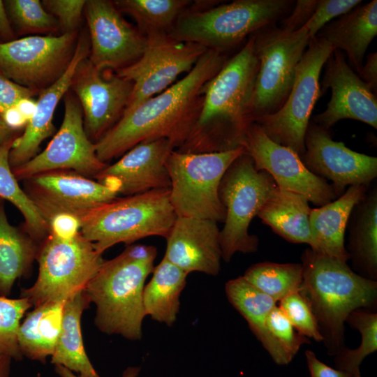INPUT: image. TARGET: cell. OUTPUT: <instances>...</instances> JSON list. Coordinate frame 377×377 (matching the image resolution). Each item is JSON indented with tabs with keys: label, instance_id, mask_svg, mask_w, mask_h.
<instances>
[{
	"label": "cell",
	"instance_id": "26",
	"mask_svg": "<svg viewBox=\"0 0 377 377\" xmlns=\"http://www.w3.org/2000/svg\"><path fill=\"white\" fill-rule=\"evenodd\" d=\"M311 211L306 197L276 186L257 216L283 239L293 243L308 244L311 248Z\"/></svg>",
	"mask_w": 377,
	"mask_h": 377
},
{
	"label": "cell",
	"instance_id": "48",
	"mask_svg": "<svg viewBox=\"0 0 377 377\" xmlns=\"http://www.w3.org/2000/svg\"><path fill=\"white\" fill-rule=\"evenodd\" d=\"M17 39V36L11 26L5 5L0 0V43H7Z\"/></svg>",
	"mask_w": 377,
	"mask_h": 377
},
{
	"label": "cell",
	"instance_id": "23",
	"mask_svg": "<svg viewBox=\"0 0 377 377\" xmlns=\"http://www.w3.org/2000/svg\"><path fill=\"white\" fill-rule=\"evenodd\" d=\"M89 37L80 36L65 73L52 85L39 92L25 130L15 139L10 151L9 163L12 169L23 165L37 155L41 142L54 132L52 119L57 106L70 89L75 69L79 63L89 56Z\"/></svg>",
	"mask_w": 377,
	"mask_h": 377
},
{
	"label": "cell",
	"instance_id": "39",
	"mask_svg": "<svg viewBox=\"0 0 377 377\" xmlns=\"http://www.w3.org/2000/svg\"><path fill=\"white\" fill-rule=\"evenodd\" d=\"M32 306L27 297L10 299L0 296V355L20 360L23 355L18 343L20 320Z\"/></svg>",
	"mask_w": 377,
	"mask_h": 377
},
{
	"label": "cell",
	"instance_id": "36",
	"mask_svg": "<svg viewBox=\"0 0 377 377\" xmlns=\"http://www.w3.org/2000/svg\"><path fill=\"white\" fill-rule=\"evenodd\" d=\"M266 343L263 346L279 365L289 364L308 339L296 332L286 315L276 306L265 321Z\"/></svg>",
	"mask_w": 377,
	"mask_h": 377
},
{
	"label": "cell",
	"instance_id": "27",
	"mask_svg": "<svg viewBox=\"0 0 377 377\" xmlns=\"http://www.w3.org/2000/svg\"><path fill=\"white\" fill-rule=\"evenodd\" d=\"M90 301L84 290L64 302L60 335L51 362L61 365L80 377H99L85 352L81 330V316Z\"/></svg>",
	"mask_w": 377,
	"mask_h": 377
},
{
	"label": "cell",
	"instance_id": "3",
	"mask_svg": "<svg viewBox=\"0 0 377 377\" xmlns=\"http://www.w3.org/2000/svg\"><path fill=\"white\" fill-rule=\"evenodd\" d=\"M302 261L298 292L311 307L329 350L337 354L343 348L349 314L376 302L377 283L353 272L346 262L311 248L303 252Z\"/></svg>",
	"mask_w": 377,
	"mask_h": 377
},
{
	"label": "cell",
	"instance_id": "2",
	"mask_svg": "<svg viewBox=\"0 0 377 377\" xmlns=\"http://www.w3.org/2000/svg\"><path fill=\"white\" fill-rule=\"evenodd\" d=\"M259 62L251 35L207 83L195 126L182 152L222 151L239 147L251 123V105Z\"/></svg>",
	"mask_w": 377,
	"mask_h": 377
},
{
	"label": "cell",
	"instance_id": "25",
	"mask_svg": "<svg viewBox=\"0 0 377 377\" xmlns=\"http://www.w3.org/2000/svg\"><path fill=\"white\" fill-rule=\"evenodd\" d=\"M377 34V1L356 6L325 24L316 36L347 54L354 71L360 73L367 50Z\"/></svg>",
	"mask_w": 377,
	"mask_h": 377
},
{
	"label": "cell",
	"instance_id": "46",
	"mask_svg": "<svg viewBox=\"0 0 377 377\" xmlns=\"http://www.w3.org/2000/svg\"><path fill=\"white\" fill-rule=\"evenodd\" d=\"M307 366L311 374V377H359L347 371L335 369L328 367L316 356L315 353L307 350L305 351Z\"/></svg>",
	"mask_w": 377,
	"mask_h": 377
},
{
	"label": "cell",
	"instance_id": "12",
	"mask_svg": "<svg viewBox=\"0 0 377 377\" xmlns=\"http://www.w3.org/2000/svg\"><path fill=\"white\" fill-rule=\"evenodd\" d=\"M77 39V32H73L0 43V72L13 82L40 92L65 73Z\"/></svg>",
	"mask_w": 377,
	"mask_h": 377
},
{
	"label": "cell",
	"instance_id": "24",
	"mask_svg": "<svg viewBox=\"0 0 377 377\" xmlns=\"http://www.w3.org/2000/svg\"><path fill=\"white\" fill-rule=\"evenodd\" d=\"M367 185H353L339 196L318 208L311 209L309 226L313 251L347 262L350 254L344 235L354 207L366 195Z\"/></svg>",
	"mask_w": 377,
	"mask_h": 377
},
{
	"label": "cell",
	"instance_id": "8",
	"mask_svg": "<svg viewBox=\"0 0 377 377\" xmlns=\"http://www.w3.org/2000/svg\"><path fill=\"white\" fill-rule=\"evenodd\" d=\"M36 259L39 265L38 278L31 288L21 293L35 307L65 302L84 290L105 261L80 232L70 239L50 232L38 247Z\"/></svg>",
	"mask_w": 377,
	"mask_h": 377
},
{
	"label": "cell",
	"instance_id": "53",
	"mask_svg": "<svg viewBox=\"0 0 377 377\" xmlns=\"http://www.w3.org/2000/svg\"><path fill=\"white\" fill-rule=\"evenodd\" d=\"M359 377H361V376H359Z\"/></svg>",
	"mask_w": 377,
	"mask_h": 377
},
{
	"label": "cell",
	"instance_id": "4",
	"mask_svg": "<svg viewBox=\"0 0 377 377\" xmlns=\"http://www.w3.org/2000/svg\"><path fill=\"white\" fill-rule=\"evenodd\" d=\"M156 254L154 246L129 244L104 261L84 289L96 306L95 323L101 331L129 340L141 339L145 317L142 293Z\"/></svg>",
	"mask_w": 377,
	"mask_h": 377
},
{
	"label": "cell",
	"instance_id": "5",
	"mask_svg": "<svg viewBox=\"0 0 377 377\" xmlns=\"http://www.w3.org/2000/svg\"><path fill=\"white\" fill-rule=\"evenodd\" d=\"M170 189H154L113 200L80 221V232L100 253L119 243L160 236L165 239L177 219Z\"/></svg>",
	"mask_w": 377,
	"mask_h": 377
},
{
	"label": "cell",
	"instance_id": "11",
	"mask_svg": "<svg viewBox=\"0 0 377 377\" xmlns=\"http://www.w3.org/2000/svg\"><path fill=\"white\" fill-rule=\"evenodd\" d=\"M334 48L325 39L311 38L296 69L289 96L273 114L253 119L274 142L287 147L300 157L305 152L304 138L314 105L319 98L321 70Z\"/></svg>",
	"mask_w": 377,
	"mask_h": 377
},
{
	"label": "cell",
	"instance_id": "51",
	"mask_svg": "<svg viewBox=\"0 0 377 377\" xmlns=\"http://www.w3.org/2000/svg\"><path fill=\"white\" fill-rule=\"evenodd\" d=\"M12 358L0 355V377H9Z\"/></svg>",
	"mask_w": 377,
	"mask_h": 377
},
{
	"label": "cell",
	"instance_id": "1",
	"mask_svg": "<svg viewBox=\"0 0 377 377\" xmlns=\"http://www.w3.org/2000/svg\"><path fill=\"white\" fill-rule=\"evenodd\" d=\"M226 62L223 53L208 49L184 77L124 114L95 142L99 160L106 163L143 141L159 138L181 148L195 126L207 83Z\"/></svg>",
	"mask_w": 377,
	"mask_h": 377
},
{
	"label": "cell",
	"instance_id": "15",
	"mask_svg": "<svg viewBox=\"0 0 377 377\" xmlns=\"http://www.w3.org/2000/svg\"><path fill=\"white\" fill-rule=\"evenodd\" d=\"M239 146L279 188L300 193L320 207L337 198L331 184L309 171L293 150L269 139L256 122L247 126Z\"/></svg>",
	"mask_w": 377,
	"mask_h": 377
},
{
	"label": "cell",
	"instance_id": "38",
	"mask_svg": "<svg viewBox=\"0 0 377 377\" xmlns=\"http://www.w3.org/2000/svg\"><path fill=\"white\" fill-rule=\"evenodd\" d=\"M5 8L16 36L51 34L59 29L56 18L38 0H6Z\"/></svg>",
	"mask_w": 377,
	"mask_h": 377
},
{
	"label": "cell",
	"instance_id": "45",
	"mask_svg": "<svg viewBox=\"0 0 377 377\" xmlns=\"http://www.w3.org/2000/svg\"><path fill=\"white\" fill-rule=\"evenodd\" d=\"M50 232L62 239H70L75 236L80 229V221L74 216L60 214L49 222Z\"/></svg>",
	"mask_w": 377,
	"mask_h": 377
},
{
	"label": "cell",
	"instance_id": "31",
	"mask_svg": "<svg viewBox=\"0 0 377 377\" xmlns=\"http://www.w3.org/2000/svg\"><path fill=\"white\" fill-rule=\"evenodd\" d=\"M349 234L350 258L369 277H377V190L354 207Z\"/></svg>",
	"mask_w": 377,
	"mask_h": 377
},
{
	"label": "cell",
	"instance_id": "30",
	"mask_svg": "<svg viewBox=\"0 0 377 377\" xmlns=\"http://www.w3.org/2000/svg\"><path fill=\"white\" fill-rule=\"evenodd\" d=\"M64 302L45 303L27 314L17 335L23 355L40 362L52 356L61 330Z\"/></svg>",
	"mask_w": 377,
	"mask_h": 377
},
{
	"label": "cell",
	"instance_id": "22",
	"mask_svg": "<svg viewBox=\"0 0 377 377\" xmlns=\"http://www.w3.org/2000/svg\"><path fill=\"white\" fill-rule=\"evenodd\" d=\"M166 240L164 258L187 274L193 272L219 274L222 257L216 221L177 217Z\"/></svg>",
	"mask_w": 377,
	"mask_h": 377
},
{
	"label": "cell",
	"instance_id": "44",
	"mask_svg": "<svg viewBox=\"0 0 377 377\" xmlns=\"http://www.w3.org/2000/svg\"><path fill=\"white\" fill-rule=\"evenodd\" d=\"M318 0H297L290 14L280 21L279 27L288 31L302 28L312 15Z\"/></svg>",
	"mask_w": 377,
	"mask_h": 377
},
{
	"label": "cell",
	"instance_id": "34",
	"mask_svg": "<svg viewBox=\"0 0 377 377\" xmlns=\"http://www.w3.org/2000/svg\"><path fill=\"white\" fill-rule=\"evenodd\" d=\"M226 293L229 302L247 321L250 330L264 346L265 321L276 301L249 283L243 276L228 281Z\"/></svg>",
	"mask_w": 377,
	"mask_h": 377
},
{
	"label": "cell",
	"instance_id": "50",
	"mask_svg": "<svg viewBox=\"0 0 377 377\" xmlns=\"http://www.w3.org/2000/svg\"><path fill=\"white\" fill-rule=\"evenodd\" d=\"M55 370H56V372L61 377H80L79 376L75 375L73 371H70L69 369L61 365H56ZM137 374H138V369H131L128 370V371L125 374V377H136Z\"/></svg>",
	"mask_w": 377,
	"mask_h": 377
},
{
	"label": "cell",
	"instance_id": "6",
	"mask_svg": "<svg viewBox=\"0 0 377 377\" xmlns=\"http://www.w3.org/2000/svg\"><path fill=\"white\" fill-rule=\"evenodd\" d=\"M293 0H236L181 14L169 35L223 53L246 36L276 24L292 10Z\"/></svg>",
	"mask_w": 377,
	"mask_h": 377
},
{
	"label": "cell",
	"instance_id": "13",
	"mask_svg": "<svg viewBox=\"0 0 377 377\" xmlns=\"http://www.w3.org/2000/svg\"><path fill=\"white\" fill-rule=\"evenodd\" d=\"M146 38L142 56L133 64L116 71L133 83L123 114L172 86L179 75L190 72L208 50L198 43L176 40L169 34Z\"/></svg>",
	"mask_w": 377,
	"mask_h": 377
},
{
	"label": "cell",
	"instance_id": "28",
	"mask_svg": "<svg viewBox=\"0 0 377 377\" xmlns=\"http://www.w3.org/2000/svg\"><path fill=\"white\" fill-rule=\"evenodd\" d=\"M152 272L142 293L145 316L170 326L177 319L188 274L164 257Z\"/></svg>",
	"mask_w": 377,
	"mask_h": 377
},
{
	"label": "cell",
	"instance_id": "10",
	"mask_svg": "<svg viewBox=\"0 0 377 377\" xmlns=\"http://www.w3.org/2000/svg\"><path fill=\"white\" fill-rule=\"evenodd\" d=\"M259 62L251 105L252 121L279 110L291 91L311 37L305 26L288 31L273 24L254 34Z\"/></svg>",
	"mask_w": 377,
	"mask_h": 377
},
{
	"label": "cell",
	"instance_id": "7",
	"mask_svg": "<svg viewBox=\"0 0 377 377\" xmlns=\"http://www.w3.org/2000/svg\"><path fill=\"white\" fill-rule=\"evenodd\" d=\"M244 152L242 147L204 153L174 149L166 168L171 182L170 202L177 216L224 222L226 209L219 198L220 183L230 165Z\"/></svg>",
	"mask_w": 377,
	"mask_h": 377
},
{
	"label": "cell",
	"instance_id": "35",
	"mask_svg": "<svg viewBox=\"0 0 377 377\" xmlns=\"http://www.w3.org/2000/svg\"><path fill=\"white\" fill-rule=\"evenodd\" d=\"M242 276L278 302L299 290L302 281V267L300 263L263 262L249 267Z\"/></svg>",
	"mask_w": 377,
	"mask_h": 377
},
{
	"label": "cell",
	"instance_id": "14",
	"mask_svg": "<svg viewBox=\"0 0 377 377\" xmlns=\"http://www.w3.org/2000/svg\"><path fill=\"white\" fill-rule=\"evenodd\" d=\"M64 100L62 124L46 148L28 162L12 169L18 181L59 170H72L95 178L108 165L99 160L95 143L85 132L82 110L77 98L67 92Z\"/></svg>",
	"mask_w": 377,
	"mask_h": 377
},
{
	"label": "cell",
	"instance_id": "16",
	"mask_svg": "<svg viewBox=\"0 0 377 377\" xmlns=\"http://www.w3.org/2000/svg\"><path fill=\"white\" fill-rule=\"evenodd\" d=\"M47 223L68 214L80 221L96 208L118 198L112 188L67 170L40 173L24 180V189Z\"/></svg>",
	"mask_w": 377,
	"mask_h": 377
},
{
	"label": "cell",
	"instance_id": "19",
	"mask_svg": "<svg viewBox=\"0 0 377 377\" xmlns=\"http://www.w3.org/2000/svg\"><path fill=\"white\" fill-rule=\"evenodd\" d=\"M305 152L300 157L316 176L332 182L337 195L347 186L368 185L377 176V158L353 151L332 140L329 130L309 122L304 138Z\"/></svg>",
	"mask_w": 377,
	"mask_h": 377
},
{
	"label": "cell",
	"instance_id": "33",
	"mask_svg": "<svg viewBox=\"0 0 377 377\" xmlns=\"http://www.w3.org/2000/svg\"><path fill=\"white\" fill-rule=\"evenodd\" d=\"M15 138L0 146V198L17 208L24 219L23 229L34 240L41 243L50 233L49 226L19 186L9 163V153Z\"/></svg>",
	"mask_w": 377,
	"mask_h": 377
},
{
	"label": "cell",
	"instance_id": "52",
	"mask_svg": "<svg viewBox=\"0 0 377 377\" xmlns=\"http://www.w3.org/2000/svg\"><path fill=\"white\" fill-rule=\"evenodd\" d=\"M1 200H3V199H1V198H0V201H1Z\"/></svg>",
	"mask_w": 377,
	"mask_h": 377
},
{
	"label": "cell",
	"instance_id": "29",
	"mask_svg": "<svg viewBox=\"0 0 377 377\" xmlns=\"http://www.w3.org/2000/svg\"><path fill=\"white\" fill-rule=\"evenodd\" d=\"M38 247L23 229L11 225L7 218L3 200L0 201V296L6 297L15 281L31 267Z\"/></svg>",
	"mask_w": 377,
	"mask_h": 377
},
{
	"label": "cell",
	"instance_id": "20",
	"mask_svg": "<svg viewBox=\"0 0 377 377\" xmlns=\"http://www.w3.org/2000/svg\"><path fill=\"white\" fill-rule=\"evenodd\" d=\"M325 64L320 93L330 88L332 97L326 110L316 115L313 122L329 130L339 121L350 119L376 129V94L346 63L341 50L334 49Z\"/></svg>",
	"mask_w": 377,
	"mask_h": 377
},
{
	"label": "cell",
	"instance_id": "40",
	"mask_svg": "<svg viewBox=\"0 0 377 377\" xmlns=\"http://www.w3.org/2000/svg\"><path fill=\"white\" fill-rule=\"evenodd\" d=\"M279 307L300 334L318 342L324 341L311 307L298 291L280 300Z\"/></svg>",
	"mask_w": 377,
	"mask_h": 377
},
{
	"label": "cell",
	"instance_id": "47",
	"mask_svg": "<svg viewBox=\"0 0 377 377\" xmlns=\"http://www.w3.org/2000/svg\"><path fill=\"white\" fill-rule=\"evenodd\" d=\"M362 80L376 94L377 91V53L372 52L367 56V60L358 74Z\"/></svg>",
	"mask_w": 377,
	"mask_h": 377
},
{
	"label": "cell",
	"instance_id": "17",
	"mask_svg": "<svg viewBox=\"0 0 377 377\" xmlns=\"http://www.w3.org/2000/svg\"><path fill=\"white\" fill-rule=\"evenodd\" d=\"M90 50L89 60L98 70H121L142 54L147 38L130 24L114 3L106 0L87 1Z\"/></svg>",
	"mask_w": 377,
	"mask_h": 377
},
{
	"label": "cell",
	"instance_id": "32",
	"mask_svg": "<svg viewBox=\"0 0 377 377\" xmlns=\"http://www.w3.org/2000/svg\"><path fill=\"white\" fill-rule=\"evenodd\" d=\"M187 0H119L114 5L120 12L132 16L145 36L169 34Z\"/></svg>",
	"mask_w": 377,
	"mask_h": 377
},
{
	"label": "cell",
	"instance_id": "42",
	"mask_svg": "<svg viewBox=\"0 0 377 377\" xmlns=\"http://www.w3.org/2000/svg\"><path fill=\"white\" fill-rule=\"evenodd\" d=\"M87 1L44 0V8L57 20L62 34L77 32Z\"/></svg>",
	"mask_w": 377,
	"mask_h": 377
},
{
	"label": "cell",
	"instance_id": "18",
	"mask_svg": "<svg viewBox=\"0 0 377 377\" xmlns=\"http://www.w3.org/2000/svg\"><path fill=\"white\" fill-rule=\"evenodd\" d=\"M105 71L86 57L77 65L70 87L80 104L85 132L96 142L120 119L133 89L132 82Z\"/></svg>",
	"mask_w": 377,
	"mask_h": 377
},
{
	"label": "cell",
	"instance_id": "41",
	"mask_svg": "<svg viewBox=\"0 0 377 377\" xmlns=\"http://www.w3.org/2000/svg\"><path fill=\"white\" fill-rule=\"evenodd\" d=\"M360 0H318L309 20L305 24L311 38L332 19L340 17L361 3Z\"/></svg>",
	"mask_w": 377,
	"mask_h": 377
},
{
	"label": "cell",
	"instance_id": "49",
	"mask_svg": "<svg viewBox=\"0 0 377 377\" xmlns=\"http://www.w3.org/2000/svg\"><path fill=\"white\" fill-rule=\"evenodd\" d=\"M17 136H19L17 131L8 127L0 117V146Z\"/></svg>",
	"mask_w": 377,
	"mask_h": 377
},
{
	"label": "cell",
	"instance_id": "43",
	"mask_svg": "<svg viewBox=\"0 0 377 377\" xmlns=\"http://www.w3.org/2000/svg\"><path fill=\"white\" fill-rule=\"evenodd\" d=\"M38 91L22 86L0 72V117L21 101L32 98Z\"/></svg>",
	"mask_w": 377,
	"mask_h": 377
},
{
	"label": "cell",
	"instance_id": "37",
	"mask_svg": "<svg viewBox=\"0 0 377 377\" xmlns=\"http://www.w3.org/2000/svg\"><path fill=\"white\" fill-rule=\"evenodd\" d=\"M346 321L360 331L362 341L357 348H341L336 354L335 364L337 369L359 376L362 360L377 350V314L359 309L352 311Z\"/></svg>",
	"mask_w": 377,
	"mask_h": 377
},
{
	"label": "cell",
	"instance_id": "9",
	"mask_svg": "<svg viewBox=\"0 0 377 377\" xmlns=\"http://www.w3.org/2000/svg\"><path fill=\"white\" fill-rule=\"evenodd\" d=\"M266 172L257 170L244 152L225 172L219 188L226 209L224 226L220 231L221 257L229 262L237 252L258 250V239L249 233L250 223L276 187Z\"/></svg>",
	"mask_w": 377,
	"mask_h": 377
},
{
	"label": "cell",
	"instance_id": "21",
	"mask_svg": "<svg viewBox=\"0 0 377 377\" xmlns=\"http://www.w3.org/2000/svg\"><path fill=\"white\" fill-rule=\"evenodd\" d=\"M175 147L165 138L143 141L107 165L94 179L126 196L170 189L166 161Z\"/></svg>",
	"mask_w": 377,
	"mask_h": 377
}]
</instances>
